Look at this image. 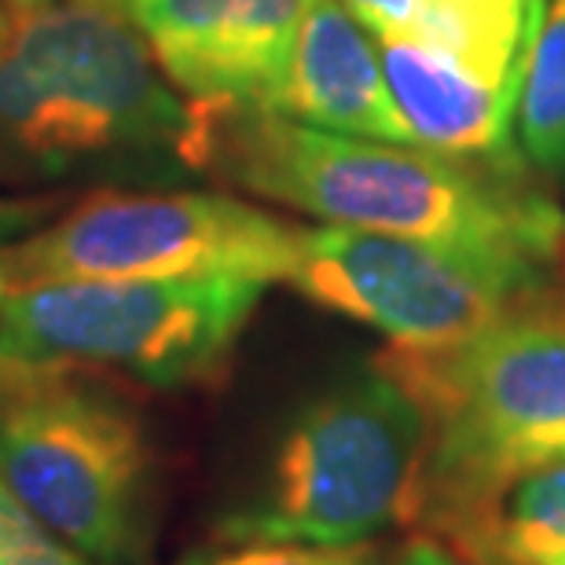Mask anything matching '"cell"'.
I'll use <instances>...</instances> for the list:
<instances>
[{
  "mask_svg": "<svg viewBox=\"0 0 565 565\" xmlns=\"http://www.w3.org/2000/svg\"><path fill=\"white\" fill-rule=\"evenodd\" d=\"M8 4V11L15 19H26V15H33V11H41V8H49L52 0H4Z\"/></svg>",
  "mask_w": 565,
  "mask_h": 565,
  "instance_id": "18",
  "label": "cell"
},
{
  "mask_svg": "<svg viewBox=\"0 0 565 565\" xmlns=\"http://www.w3.org/2000/svg\"><path fill=\"white\" fill-rule=\"evenodd\" d=\"M85 4H104V8H115V11L126 15V0H85Z\"/></svg>",
  "mask_w": 565,
  "mask_h": 565,
  "instance_id": "20",
  "label": "cell"
},
{
  "mask_svg": "<svg viewBox=\"0 0 565 565\" xmlns=\"http://www.w3.org/2000/svg\"><path fill=\"white\" fill-rule=\"evenodd\" d=\"M301 235L298 224L224 195L104 191L49 228L4 243L0 273L8 294L77 279L243 276L290 282Z\"/></svg>",
  "mask_w": 565,
  "mask_h": 565,
  "instance_id": "6",
  "label": "cell"
},
{
  "mask_svg": "<svg viewBox=\"0 0 565 565\" xmlns=\"http://www.w3.org/2000/svg\"><path fill=\"white\" fill-rule=\"evenodd\" d=\"M379 41H408L503 74H529L547 0H345Z\"/></svg>",
  "mask_w": 565,
  "mask_h": 565,
  "instance_id": "11",
  "label": "cell"
},
{
  "mask_svg": "<svg viewBox=\"0 0 565 565\" xmlns=\"http://www.w3.org/2000/svg\"><path fill=\"white\" fill-rule=\"evenodd\" d=\"M382 71L419 147L459 158H511L525 74H503L408 41H379Z\"/></svg>",
  "mask_w": 565,
  "mask_h": 565,
  "instance_id": "10",
  "label": "cell"
},
{
  "mask_svg": "<svg viewBox=\"0 0 565 565\" xmlns=\"http://www.w3.org/2000/svg\"><path fill=\"white\" fill-rule=\"evenodd\" d=\"M305 126L382 143H415L364 22L342 0H309L294 38L279 110Z\"/></svg>",
  "mask_w": 565,
  "mask_h": 565,
  "instance_id": "9",
  "label": "cell"
},
{
  "mask_svg": "<svg viewBox=\"0 0 565 565\" xmlns=\"http://www.w3.org/2000/svg\"><path fill=\"white\" fill-rule=\"evenodd\" d=\"M26 217V210H19V206H11V202H0V250H4V235L8 228H15V224ZM8 298V282H4V273H0V305H4Z\"/></svg>",
  "mask_w": 565,
  "mask_h": 565,
  "instance_id": "17",
  "label": "cell"
},
{
  "mask_svg": "<svg viewBox=\"0 0 565 565\" xmlns=\"http://www.w3.org/2000/svg\"><path fill=\"white\" fill-rule=\"evenodd\" d=\"M522 151L540 169H565V0H551L518 99Z\"/></svg>",
  "mask_w": 565,
  "mask_h": 565,
  "instance_id": "13",
  "label": "cell"
},
{
  "mask_svg": "<svg viewBox=\"0 0 565 565\" xmlns=\"http://www.w3.org/2000/svg\"><path fill=\"white\" fill-rule=\"evenodd\" d=\"M11 30H15V15H11L8 4H4V0H0V49H4V44H8Z\"/></svg>",
  "mask_w": 565,
  "mask_h": 565,
  "instance_id": "19",
  "label": "cell"
},
{
  "mask_svg": "<svg viewBox=\"0 0 565 565\" xmlns=\"http://www.w3.org/2000/svg\"><path fill=\"white\" fill-rule=\"evenodd\" d=\"M191 169L338 228L511 250L555 262L565 213L511 158L327 132L276 110H199Z\"/></svg>",
  "mask_w": 565,
  "mask_h": 565,
  "instance_id": "1",
  "label": "cell"
},
{
  "mask_svg": "<svg viewBox=\"0 0 565 565\" xmlns=\"http://www.w3.org/2000/svg\"><path fill=\"white\" fill-rule=\"evenodd\" d=\"M265 294L243 276L77 279L0 305V360L126 375L154 390L217 382Z\"/></svg>",
  "mask_w": 565,
  "mask_h": 565,
  "instance_id": "5",
  "label": "cell"
},
{
  "mask_svg": "<svg viewBox=\"0 0 565 565\" xmlns=\"http://www.w3.org/2000/svg\"><path fill=\"white\" fill-rule=\"evenodd\" d=\"M540 257L364 228H305L290 282L393 345H440L547 298Z\"/></svg>",
  "mask_w": 565,
  "mask_h": 565,
  "instance_id": "7",
  "label": "cell"
},
{
  "mask_svg": "<svg viewBox=\"0 0 565 565\" xmlns=\"http://www.w3.org/2000/svg\"><path fill=\"white\" fill-rule=\"evenodd\" d=\"M0 481L74 555L96 565L147 555L151 440L99 371L0 360Z\"/></svg>",
  "mask_w": 565,
  "mask_h": 565,
  "instance_id": "3",
  "label": "cell"
},
{
  "mask_svg": "<svg viewBox=\"0 0 565 565\" xmlns=\"http://www.w3.org/2000/svg\"><path fill=\"white\" fill-rule=\"evenodd\" d=\"M426 419L379 364L305 404L282 434L262 492L221 518L224 544H375L412 525Z\"/></svg>",
  "mask_w": 565,
  "mask_h": 565,
  "instance_id": "4",
  "label": "cell"
},
{
  "mask_svg": "<svg viewBox=\"0 0 565 565\" xmlns=\"http://www.w3.org/2000/svg\"><path fill=\"white\" fill-rule=\"evenodd\" d=\"M562 254H565V246H562Z\"/></svg>",
  "mask_w": 565,
  "mask_h": 565,
  "instance_id": "22",
  "label": "cell"
},
{
  "mask_svg": "<svg viewBox=\"0 0 565 565\" xmlns=\"http://www.w3.org/2000/svg\"><path fill=\"white\" fill-rule=\"evenodd\" d=\"M544 565H565V551H558V555H551Z\"/></svg>",
  "mask_w": 565,
  "mask_h": 565,
  "instance_id": "21",
  "label": "cell"
},
{
  "mask_svg": "<svg viewBox=\"0 0 565 565\" xmlns=\"http://www.w3.org/2000/svg\"><path fill=\"white\" fill-rule=\"evenodd\" d=\"M309 0H126L154 63L195 110H279Z\"/></svg>",
  "mask_w": 565,
  "mask_h": 565,
  "instance_id": "8",
  "label": "cell"
},
{
  "mask_svg": "<svg viewBox=\"0 0 565 565\" xmlns=\"http://www.w3.org/2000/svg\"><path fill=\"white\" fill-rule=\"evenodd\" d=\"M379 565H459V558L451 555L445 544H437L434 536H412L408 544H401L397 551H386Z\"/></svg>",
  "mask_w": 565,
  "mask_h": 565,
  "instance_id": "16",
  "label": "cell"
},
{
  "mask_svg": "<svg viewBox=\"0 0 565 565\" xmlns=\"http://www.w3.org/2000/svg\"><path fill=\"white\" fill-rule=\"evenodd\" d=\"M448 551L459 565H544L565 551V459L503 489L489 514Z\"/></svg>",
  "mask_w": 565,
  "mask_h": 565,
  "instance_id": "12",
  "label": "cell"
},
{
  "mask_svg": "<svg viewBox=\"0 0 565 565\" xmlns=\"http://www.w3.org/2000/svg\"><path fill=\"white\" fill-rule=\"evenodd\" d=\"M379 544L356 547H316V544H243L239 551L224 555L210 565H379Z\"/></svg>",
  "mask_w": 565,
  "mask_h": 565,
  "instance_id": "15",
  "label": "cell"
},
{
  "mask_svg": "<svg viewBox=\"0 0 565 565\" xmlns=\"http://www.w3.org/2000/svg\"><path fill=\"white\" fill-rule=\"evenodd\" d=\"M0 565H82L63 540H55L4 481H0Z\"/></svg>",
  "mask_w": 565,
  "mask_h": 565,
  "instance_id": "14",
  "label": "cell"
},
{
  "mask_svg": "<svg viewBox=\"0 0 565 565\" xmlns=\"http://www.w3.org/2000/svg\"><path fill=\"white\" fill-rule=\"evenodd\" d=\"M375 364L426 419L412 525L459 544L518 478L565 459V305L540 298L440 345H390Z\"/></svg>",
  "mask_w": 565,
  "mask_h": 565,
  "instance_id": "2",
  "label": "cell"
}]
</instances>
